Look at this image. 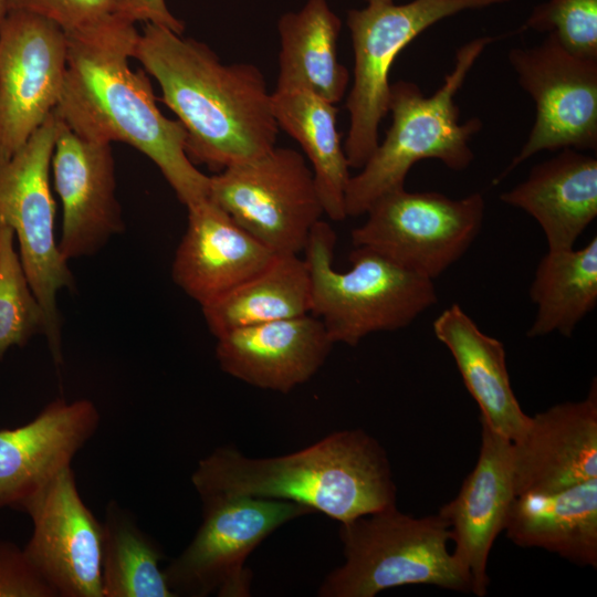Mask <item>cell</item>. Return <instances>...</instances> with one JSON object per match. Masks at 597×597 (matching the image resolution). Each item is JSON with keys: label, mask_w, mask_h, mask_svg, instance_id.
I'll return each mask as SVG.
<instances>
[{"label": "cell", "mask_w": 597, "mask_h": 597, "mask_svg": "<svg viewBox=\"0 0 597 597\" xmlns=\"http://www.w3.org/2000/svg\"><path fill=\"white\" fill-rule=\"evenodd\" d=\"M133 57L184 126L192 163L219 172L275 147L272 93L255 65L224 64L205 43L154 23L139 33Z\"/></svg>", "instance_id": "7a4b0ae2"}, {"label": "cell", "mask_w": 597, "mask_h": 597, "mask_svg": "<svg viewBox=\"0 0 597 597\" xmlns=\"http://www.w3.org/2000/svg\"><path fill=\"white\" fill-rule=\"evenodd\" d=\"M191 482L200 496L290 501L339 523L396 504L387 453L362 429L332 432L280 457L250 458L234 448L220 447L198 462Z\"/></svg>", "instance_id": "3957f363"}, {"label": "cell", "mask_w": 597, "mask_h": 597, "mask_svg": "<svg viewBox=\"0 0 597 597\" xmlns=\"http://www.w3.org/2000/svg\"><path fill=\"white\" fill-rule=\"evenodd\" d=\"M524 29L546 32L572 54L597 60V0H548L533 10Z\"/></svg>", "instance_id": "f546056e"}, {"label": "cell", "mask_w": 597, "mask_h": 597, "mask_svg": "<svg viewBox=\"0 0 597 597\" xmlns=\"http://www.w3.org/2000/svg\"><path fill=\"white\" fill-rule=\"evenodd\" d=\"M509 61L536 107L534 125L520 153L494 182L543 150H596L597 60L572 54L554 38L514 48Z\"/></svg>", "instance_id": "7c38bea8"}, {"label": "cell", "mask_w": 597, "mask_h": 597, "mask_svg": "<svg viewBox=\"0 0 597 597\" xmlns=\"http://www.w3.org/2000/svg\"><path fill=\"white\" fill-rule=\"evenodd\" d=\"M66 36L54 22L9 10L0 23V158L19 151L59 103Z\"/></svg>", "instance_id": "4fadbf2b"}, {"label": "cell", "mask_w": 597, "mask_h": 597, "mask_svg": "<svg viewBox=\"0 0 597 597\" xmlns=\"http://www.w3.org/2000/svg\"><path fill=\"white\" fill-rule=\"evenodd\" d=\"M521 547H540L597 567V478L554 492L515 495L504 530Z\"/></svg>", "instance_id": "7402d4cb"}, {"label": "cell", "mask_w": 597, "mask_h": 597, "mask_svg": "<svg viewBox=\"0 0 597 597\" xmlns=\"http://www.w3.org/2000/svg\"><path fill=\"white\" fill-rule=\"evenodd\" d=\"M271 103L279 128L301 145L312 166L324 214L333 221L345 220V195L352 175L335 104L300 87L275 88Z\"/></svg>", "instance_id": "d4e9b609"}, {"label": "cell", "mask_w": 597, "mask_h": 597, "mask_svg": "<svg viewBox=\"0 0 597 597\" xmlns=\"http://www.w3.org/2000/svg\"><path fill=\"white\" fill-rule=\"evenodd\" d=\"M515 495L554 492L597 478V384L587 397L530 417L511 441Z\"/></svg>", "instance_id": "2e32d148"}, {"label": "cell", "mask_w": 597, "mask_h": 597, "mask_svg": "<svg viewBox=\"0 0 597 597\" xmlns=\"http://www.w3.org/2000/svg\"><path fill=\"white\" fill-rule=\"evenodd\" d=\"M13 238L11 229H0V358L10 347L46 332L45 313L30 287Z\"/></svg>", "instance_id": "f1b7e54d"}, {"label": "cell", "mask_w": 597, "mask_h": 597, "mask_svg": "<svg viewBox=\"0 0 597 597\" xmlns=\"http://www.w3.org/2000/svg\"><path fill=\"white\" fill-rule=\"evenodd\" d=\"M342 22L328 0H305L298 11L281 15L276 88H305L336 104L345 95L349 73L339 63Z\"/></svg>", "instance_id": "cb8c5ba5"}, {"label": "cell", "mask_w": 597, "mask_h": 597, "mask_svg": "<svg viewBox=\"0 0 597 597\" xmlns=\"http://www.w3.org/2000/svg\"><path fill=\"white\" fill-rule=\"evenodd\" d=\"M103 530V597H176L159 565L161 548L115 501L106 506Z\"/></svg>", "instance_id": "83f0119b"}, {"label": "cell", "mask_w": 597, "mask_h": 597, "mask_svg": "<svg viewBox=\"0 0 597 597\" xmlns=\"http://www.w3.org/2000/svg\"><path fill=\"white\" fill-rule=\"evenodd\" d=\"M507 1L511 0L370 2L348 11L354 81L346 101L349 128L344 149L350 168L360 169L379 143L378 128L388 113L389 73L399 53L444 18Z\"/></svg>", "instance_id": "ba28073f"}, {"label": "cell", "mask_w": 597, "mask_h": 597, "mask_svg": "<svg viewBox=\"0 0 597 597\" xmlns=\"http://www.w3.org/2000/svg\"><path fill=\"white\" fill-rule=\"evenodd\" d=\"M7 10H22L41 15L64 32L98 23L114 11L115 0H6Z\"/></svg>", "instance_id": "4dcf8cb0"}, {"label": "cell", "mask_w": 597, "mask_h": 597, "mask_svg": "<svg viewBox=\"0 0 597 597\" xmlns=\"http://www.w3.org/2000/svg\"><path fill=\"white\" fill-rule=\"evenodd\" d=\"M530 297L536 314L528 337L570 336L597 304V238L580 249L548 250L537 264Z\"/></svg>", "instance_id": "4316f807"}, {"label": "cell", "mask_w": 597, "mask_h": 597, "mask_svg": "<svg viewBox=\"0 0 597 597\" xmlns=\"http://www.w3.org/2000/svg\"><path fill=\"white\" fill-rule=\"evenodd\" d=\"M0 597H56L24 549L0 541Z\"/></svg>", "instance_id": "1f68e13d"}, {"label": "cell", "mask_w": 597, "mask_h": 597, "mask_svg": "<svg viewBox=\"0 0 597 597\" xmlns=\"http://www.w3.org/2000/svg\"><path fill=\"white\" fill-rule=\"evenodd\" d=\"M64 33L66 72L54 114L85 139L122 142L143 153L186 207L208 198L210 176L189 158L184 126L159 111L144 70L129 67L139 35L135 23L113 12Z\"/></svg>", "instance_id": "6da1fadb"}, {"label": "cell", "mask_w": 597, "mask_h": 597, "mask_svg": "<svg viewBox=\"0 0 597 597\" xmlns=\"http://www.w3.org/2000/svg\"><path fill=\"white\" fill-rule=\"evenodd\" d=\"M481 422V448L473 470L458 494L440 507L448 523L453 556L471 577V593L488 594V559L498 535L504 530L509 509L515 498L511 440Z\"/></svg>", "instance_id": "ac0fdd59"}, {"label": "cell", "mask_w": 597, "mask_h": 597, "mask_svg": "<svg viewBox=\"0 0 597 597\" xmlns=\"http://www.w3.org/2000/svg\"><path fill=\"white\" fill-rule=\"evenodd\" d=\"M32 535L24 553L56 597H103L104 530L83 502L71 467L25 506Z\"/></svg>", "instance_id": "5bb4252c"}, {"label": "cell", "mask_w": 597, "mask_h": 597, "mask_svg": "<svg viewBox=\"0 0 597 597\" xmlns=\"http://www.w3.org/2000/svg\"><path fill=\"white\" fill-rule=\"evenodd\" d=\"M200 498L202 522L196 535L164 569L176 596H250L249 555L280 526L315 513L283 500L226 494Z\"/></svg>", "instance_id": "30bf717a"}, {"label": "cell", "mask_w": 597, "mask_h": 597, "mask_svg": "<svg viewBox=\"0 0 597 597\" xmlns=\"http://www.w3.org/2000/svg\"><path fill=\"white\" fill-rule=\"evenodd\" d=\"M56 136L54 112L8 159L0 158V229L17 237L20 261L46 317L45 336L54 360H62L57 293L74 279L54 237L55 203L49 172Z\"/></svg>", "instance_id": "52a82bcc"}, {"label": "cell", "mask_w": 597, "mask_h": 597, "mask_svg": "<svg viewBox=\"0 0 597 597\" xmlns=\"http://www.w3.org/2000/svg\"><path fill=\"white\" fill-rule=\"evenodd\" d=\"M116 15L129 22L154 23L182 34L185 24L168 9L166 0H115Z\"/></svg>", "instance_id": "d6a6232c"}, {"label": "cell", "mask_w": 597, "mask_h": 597, "mask_svg": "<svg viewBox=\"0 0 597 597\" xmlns=\"http://www.w3.org/2000/svg\"><path fill=\"white\" fill-rule=\"evenodd\" d=\"M500 198L537 221L548 250L574 248L597 216V159L563 148L535 165L524 181Z\"/></svg>", "instance_id": "44dd1931"}, {"label": "cell", "mask_w": 597, "mask_h": 597, "mask_svg": "<svg viewBox=\"0 0 597 597\" xmlns=\"http://www.w3.org/2000/svg\"><path fill=\"white\" fill-rule=\"evenodd\" d=\"M100 423L87 399H55L30 422L0 430V507L24 511L61 471Z\"/></svg>", "instance_id": "e0dca14e"}, {"label": "cell", "mask_w": 597, "mask_h": 597, "mask_svg": "<svg viewBox=\"0 0 597 597\" xmlns=\"http://www.w3.org/2000/svg\"><path fill=\"white\" fill-rule=\"evenodd\" d=\"M367 3H370V2H388V1H392V0H366Z\"/></svg>", "instance_id": "e575fe53"}, {"label": "cell", "mask_w": 597, "mask_h": 597, "mask_svg": "<svg viewBox=\"0 0 597 597\" xmlns=\"http://www.w3.org/2000/svg\"><path fill=\"white\" fill-rule=\"evenodd\" d=\"M222 371L253 387L287 394L308 381L334 345L313 314L238 327L217 337Z\"/></svg>", "instance_id": "d6986e66"}, {"label": "cell", "mask_w": 597, "mask_h": 597, "mask_svg": "<svg viewBox=\"0 0 597 597\" xmlns=\"http://www.w3.org/2000/svg\"><path fill=\"white\" fill-rule=\"evenodd\" d=\"M187 209L171 276L202 307L263 269L274 253L210 199Z\"/></svg>", "instance_id": "ffe728a7"}, {"label": "cell", "mask_w": 597, "mask_h": 597, "mask_svg": "<svg viewBox=\"0 0 597 597\" xmlns=\"http://www.w3.org/2000/svg\"><path fill=\"white\" fill-rule=\"evenodd\" d=\"M484 210L480 192L452 199L401 188L369 207L365 222L352 231V241L434 280L468 251L481 230Z\"/></svg>", "instance_id": "8fae6325"}, {"label": "cell", "mask_w": 597, "mask_h": 597, "mask_svg": "<svg viewBox=\"0 0 597 597\" xmlns=\"http://www.w3.org/2000/svg\"><path fill=\"white\" fill-rule=\"evenodd\" d=\"M345 562L321 584V597H374L405 585L471 593V577L448 548L452 533L439 515L413 517L396 504L341 523Z\"/></svg>", "instance_id": "8992f818"}, {"label": "cell", "mask_w": 597, "mask_h": 597, "mask_svg": "<svg viewBox=\"0 0 597 597\" xmlns=\"http://www.w3.org/2000/svg\"><path fill=\"white\" fill-rule=\"evenodd\" d=\"M432 327L478 404L480 419L511 441L519 438L530 416L522 410L511 386L502 342L482 332L458 304L444 308Z\"/></svg>", "instance_id": "603a6c76"}, {"label": "cell", "mask_w": 597, "mask_h": 597, "mask_svg": "<svg viewBox=\"0 0 597 597\" xmlns=\"http://www.w3.org/2000/svg\"><path fill=\"white\" fill-rule=\"evenodd\" d=\"M492 41L493 38L482 36L460 46L452 71L430 96L412 82L390 84L388 112L392 122L360 171L349 178L345 195L347 217L365 214L378 198L405 188L410 168L422 159H438L457 171L469 167L473 160L470 140L482 125L479 118L460 123L454 98Z\"/></svg>", "instance_id": "277c9868"}, {"label": "cell", "mask_w": 597, "mask_h": 597, "mask_svg": "<svg viewBox=\"0 0 597 597\" xmlns=\"http://www.w3.org/2000/svg\"><path fill=\"white\" fill-rule=\"evenodd\" d=\"M55 117L51 167L63 209L57 247L69 261L95 254L113 235L124 231L125 224L115 195L112 144L85 139Z\"/></svg>", "instance_id": "9a60e30c"}, {"label": "cell", "mask_w": 597, "mask_h": 597, "mask_svg": "<svg viewBox=\"0 0 597 597\" xmlns=\"http://www.w3.org/2000/svg\"><path fill=\"white\" fill-rule=\"evenodd\" d=\"M7 3L6 0H0V23L7 14Z\"/></svg>", "instance_id": "836d02e7"}, {"label": "cell", "mask_w": 597, "mask_h": 597, "mask_svg": "<svg viewBox=\"0 0 597 597\" xmlns=\"http://www.w3.org/2000/svg\"><path fill=\"white\" fill-rule=\"evenodd\" d=\"M335 244V231L320 220L303 250L312 285L311 314L334 344L356 346L373 333L407 327L436 304L433 280L369 248L355 247L350 269L337 271Z\"/></svg>", "instance_id": "5b68a950"}, {"label": "cell", "mask_w": 597, "mask_h": 597, "mask_svg": "<svg viewBox=\"0 0 597 597\" xmlns=\"http://www.w3.org/2000/svg\"><path fill=\"white\" fill-rule=\"evenodd\" d=\"M308 268L298 254H274L259 272L201 307L214 337L233 328L311 313Z\"/></svg>", "instance_id": "484cf974"}, {"label": "cell", "mask_w": 597, "mask_h": 597, "mask_svg": "<svg viewBox=\"0 0 597 597\" xmlns=\"http://www.w3.org/2000/svg\"><path fill=\"white\" fill-rule=\"evenodd\" d=\"M208 199L274 254L303 252L324 214L312 169L287 147L210 176Z\"/></svg>", "instance_id": "9c48e42d"}]
</instances>
